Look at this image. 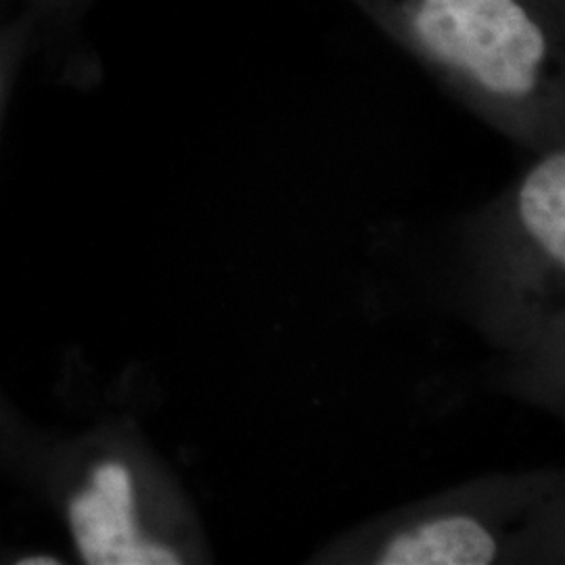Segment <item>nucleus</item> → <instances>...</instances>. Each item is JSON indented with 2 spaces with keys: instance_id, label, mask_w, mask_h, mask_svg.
<instances>
[{
  "instance_id": "obj_1",
  "label": "nucleus",
  "mask_w": 565,
  "mask_h": 565,
  "mask_svg": "<svg viewBox=\"0 0 565 565\" xmlns=\"http://www.w3.org/2000/svg\"><path fill=\"white\" fill-rule=\"evenodd\" d=\"M51 473L61 522L82 564L212 562L193 501L130 425H97L61 443Z\"/></svg>"
},
{
  "instance_id": "obj_2",
  "label": "nucleus",
  "mask_w": 565,
  "mask_h": 565,
  "mask_svg": "<svg viewBox=\"0 0 565 565\" xmlns=\"http://www.w3.org/2000/svg\"><path fill=\"white\" fill-rule=\"evenodd\" d=\"M413 28L425 49L501 97L534 90L546 42L515 0H422Z\"/></svg>"
},
{
  "instance_id": "obj_3",
  "label": "nucleus",
  "mask_w": 565,
  "mask_h": 565,
  "mask_svg": "<svg viewBox=\"0 0 565 565\" xmlns=\"http://www.w3.org/2000/svg\"><path fill=\"white\" fill-rule=\"evenodd\" d=\"M499 551V539L480 518L438 513L392 527L361 555L382 565H486Z\"/></svg>"
},
{
  "instance_id": "obj_4",
  "label": "nucleus",
  "mask_w": 565,
  "mask_h": 565,
  "mask_svg": "<svg viewBox=\"0 0 565 565\" xmlns=\"http://www.w3.org/2000/svg\"><path fill=\"white\" fill-rule=\"evenodd\" d=\"M525 239L565 275V151L551 153L525 177L518 195Z\"/></svg>"
},
{
  "instance_id": "obj_5",
  "label": "nucleus",
  "mask_w": 565,
  "mask_h": 565,
  "mask_svg": "<svg viewBox=\"0 0 565 565\" xmlns=\"http://www.w3.org/2000/svg\"><path fill=\"white\" fill-rule=\"evenodd\" d=\"M18 564L21 565H46V564H61V559H57L55 555H46V553H36V555H23L21 559H18Z\"/></svg>"
},
{
  "instance_id": "obj_6",
  "label": "nucleus",
  "mask_w": 565,
  "mask_h": 565,
  "mask_svg": "<svg viewBox=\"0 0 565 565\" xmlns=\"http://www.w3.org/2000/svg\"><path fill=\"white\" fill-rule=\"evenodd\" d=\"M4 93H7V67H4V61L0 57V109H2V102H4Z\"/></svg>"
}]
</instances>
